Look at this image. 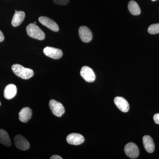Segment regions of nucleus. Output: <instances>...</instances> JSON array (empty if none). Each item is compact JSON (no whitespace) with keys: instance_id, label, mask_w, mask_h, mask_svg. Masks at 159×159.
Returning <instances> with one entry per match:
<instances>
[{"instance_id":"1","label":"nucleus","mask_w":159,"mask_h":159,"mask_svg":"<svg viewBox=\"0 0 159 159\" xmlns=\"http://www.w3.org/2000/svg\"><path fill=\"white\" fill-rule=\"evenodd\" d=\"M11 70L16 75L23 79H30L34 74L33 70L24 67L19 64L13 65L11 66Z\"/></svg>"},{"instance_id":"2","label":"nucleus","mask_w":159,"mask_h":159,"mask_svg":"<svg viewBox=\"0 0 159 159\" xmlns=\"http://www.w3.org/2000/svg\"><path fill=\"white\" fill-rule=\"evenodd\" d=\"M27 34L32 38L43 40L45 38V34L37 25L30 24L28 25L26 28Z\"/></svg>"},{"instance_id":"3","label":"nucleus","mask_w":159,"mask_h":159,"mask_svg":"<svg viewBox=\"0 0 159 159\" xmlns=\"http://www.w3.org/2000/svg\"><path fill=\"white\" fill-rule=\"evenodd\" d=\"M49 106L52 113L56 116L61 117L65 113V110L63 106L56 100L51 99L49 102Z\"/></svg>"},{"instance_id":"4","label":"nucleus","mask_w":159,"mask_h":159,"mask_svg":"<svg viewBox=\"0 0 159 159\" xmlns=\"http://www.w3.org/2000/svg\"><path fill=\"white\" fill-rule=\"evenodd\" d=\"M124 151L126 156L130 158H137L139 155L138 146L133 142H130L125 145Z\"/></svg>"},{"instance_id":"5","label":"nucleus","mask_w":159,"mask_h":159,"mask_svg":"<svg viewBox=\"0 0 159 159\" xmlns=\"http://www.w3.org/2000/svg\"><path fill=\"white\" fill-rule=\"evenodd\" d=\"M81 77L88 82H94L96 79V75L93 70L87 66L83 67L80 72Z\"/></svg>"},{"instance_id":"6","label":"nucleus","mask_w":159,"mask_h":159,"mask_svg":"<svg viewBox=\"0 0 159 159\" xmlns=\"http://www.w3.org/2000/svg\"><path fill=\"white\" fill-rule=\"evenodd\" d=\"M15 145L21 150L26 151L30 148V144L28 140L21 135H17L14 138Z\"/></svg>"},{"instance_id":"7","label":"nucleus","mask_w":159,"mask_h":159,"mask_svg":"<svg viewBox=\"0 0 159 159\" xmlns=\"http://www.w3.org/2000/svg\"><path fill=\"white\" fill-rule=\"evenodd\" d=\"M39 21L43 25L46 26L51 31L54 32H57L59 31V27L57 23L48 17L40 16L39 18Z\"/></svg>"},{"instance_id":"8","label":"nucleus","mask_w":159,"mask_h":159,"mask_svg":"<svg viewBox=\"0 0 159 159\" xmlns=\"http://www.w3.org/2000/svg\"><path fill=\"white\" fill-rule=\"evenodd\" d=\"M43 53L46 56L54 59H59L63 55V52L61 50L52 47H46L43 49Z\"/></svg>"},{"instance_id":"9","label":"nucleus","mask_w":159,"mask_h":159,"mask_svg":"<svg viewBox=\"0 0 159 159\" xmlns=\"http://www.w3.org/2000/svg\"><path fill=\"white\" fill-rule=\"evenodd\" d=\"M79 34L80 39L85 43L90 42L93 39L92 31L86 26H81L79 28Z\"/></svg>"},{"instance_id":"10","label":"nucleus","mask_w":159,"mask_h":159,"mask_svg":"<svg viewBox=\"0 0 159 159\" xmlns=\"http://www.w3.org/2000/svg\"><path fill=\"white\" fill-rule=\"evenodd\" d=\"M66 141L69 144L77 145L82 144L84 142V139L80 134L72 133L67 137Z\"/></svg>"},{"instance_id":"11","label":"nucleus","mask_w":159,"mask_h":159,"mask_svg":"<svg viewBox=\"0 0 159 159\" xmlns=\"http://www.w3.org/2000/svg\"><path fill=\"white\" fill-rule=\"evenodd\" d=\"M114 102L121 111L127 112L129 109V106L126 99L122 97H116L114 99Z\"/></svg>"},{"instance_id":"12","label":"nucleus","mask_w":159,"mask_h":159,"mask_svg":"<svg viewBox=\"0 0 159 159\" xmlns=\"http://www.w3.org/2000/svg\"><path fill=\"white\" fill-rule=\"evenodd\" d=\"M17 93V88L14 84L6 86L4 92V96L6 99H11L14 98Z\"/></svg>"},{"instance_id":"13","label":"nucleus","mask_w":159,"mask_h":159,"mask_svg":"<svg viewBox=\"0 0 159 159\" xmlns=\"http://www.w3.org/2000/svg\"><path fill=\"white\" fill-rule=\"evenodd\" d=\"M143 145L145 150L148 153H152L154 151L155 146L153 139L148 135L144 136L143 138Z\"/></svg>"},{"instance_id":"14","label":"nucleus","mask_w":159,"mask_h":159,"mask_svg":"<svg viewBox=\"0 0 159 159\" xmlns=\"http://www.w3.org/2000/svg\"><path fill=\"white\" fill-rule=\"evenodd\" d=\"M32 111L29 107H24L19 113V118L21 122L26 123L31 119L32 116Z\"/></svg>"},{"instance_id":"15","label":"nucleus","mask_w":159,"mask_h":159,"mask_svg":"<svg viewBox=\"0 0 159 159\" xmlns=\"http://www.w3.org/2000/svg\"><path fill=\"white\" fill-rule=\"evenodd\" d=\"M25 17V13L24 11H16L11 20V25L14 27L19 26L23 22Z\"/></svg>"},{"instance_id":"16","label":"nucleus","mask_w":159,"mask_h":159,"mask_svg":"<svg viewBox=\"0 0 159 159\" xmlns=\"http://www.w3.org/2000/svg\"><path fill=\"white\" fill-rule=\"evenodd\" d=\"M0 143L7 147L11 145V139L8 133L3 129H0Z\"/></svg>"},{"instance_id":"17","label":"nucleus","mask_w":159,"mask_h":159,"mask_svg":"<svg viewBox=\"0 0 159 159\" xmlns=\"http://www.w3.org/2000/svg\"><path fill=\"white\" fill-rule=\"evenodd\" d=\"M129 11L131 14L134 16H138L141 12V9L139 5L136 2L134 1H130L128 5Z\"/></svg>"},{"instance_id":"18","label":"nucleus","mask_w":159,"mask_h":159,"mask_svg":"<svg viewBox=\"0 0 159 159\" xmlns=\"http://www.w3.org/2000/svg\"><path fill=\"white\" fill-rule=\"evenodd\" d=\"M148 31L150 34H158L159 33V23L151 25L148 27Z\"/></svg>"},{"instance_id":"19","label":"nucleus","mask_w":159,"mask_h":159,"mask_svg":"<svg viewBox=\"0 0 159 159\" xmlns=\"http://www.w3.org/2000/svg\"><path fill=\"white\" fill-rule=\"evenodd\" d=\"M70 0H53L55 4L58 5H66L69 3Z\"/></svg>"},{"instance_id":"20","label":"nucleus","mask_w":159,"mask_h":159,"mask_svg":"<svg viewBox=\"0 0 159 159\" xmlns=\"http://www.w3.org/2000/svg\"><path fill=\"white\" fill-rule=\"evenodd\" d=\"M153 119L156 124H159V113L155 114L154 116Z\"/></svg>"},{"instance_id":"21","label":"nucleus","mask_w":159,"mask_h":159,"mask_svg":"<svg viewBox=\"0 0 159 159\" xmlns=\"http://www.w3.org/2000/svg\"><path fill=\"white\" fill-rule=\"evenodd\" d=\"M51 159H62V158L60 156L58 155H53L50 158Z\"/></svg>"},{"instance_id":"22","label":"nucleus","mask_w":159,"mask_h":159,"mask_svg":"<svg viewBox=\"0 0 159 159\" xmlns=\"http://www.w3.org/2000/svg\"><path fill=\"white\" fill-rule=\"evenodd\" d=\"M5 37H4V34H3L2 32L0 30V42L3 41L4 40Z\"/></svg>"},{"instance_id":"23","label":"nucleus","mask_w":159,"mask_h":159,"mask_svg":"<svg viewBox=\"0 0 159 159\" xmlns=\"http://www.w3.org/2000/svg\"><path fill=\"white\" fill-rule=\"evenodd\" d=\"M152 1V2H155V1H156L157 0H151Z\"/></svg>"},{"instance_id":"24","label":"nucleus","mask_w":159,"mask_h":159,"mask_svg":"<svg viewBox=\"0 0 159 159\" xmlns=\"http://www.w3.org/2000/svg\"><path fill=\"white\" fill-rule=\"evenodd\" d=\"M34 24H35V25H36V22H34Z\"/></svg>"},{"instance_id":"25","label":"nucleus","mask_w":159,"mask_h":159,"mask_svg":"<svg viewBox=\"0 0 159 159\" xmlns=\"http://www.w3.org/2000/svg\"><path fill=\"white\" fill-rule=\"evenodd\" d=\"M17 11V10H15V11Z\"/></svg>"},{"instance_id":"26","label":"nucleus","mask_w":159,"mask_h":159,"mask_svg":"<svg viewBox=\"0 0 159 159\" xmlns=\"http://www.w3.org/2000/svg\"><path fill=\"white\" fill-rule=\"evenodd\" d=\"M1 102H0V106H1Z\"/></svg>"}]
</instances>
